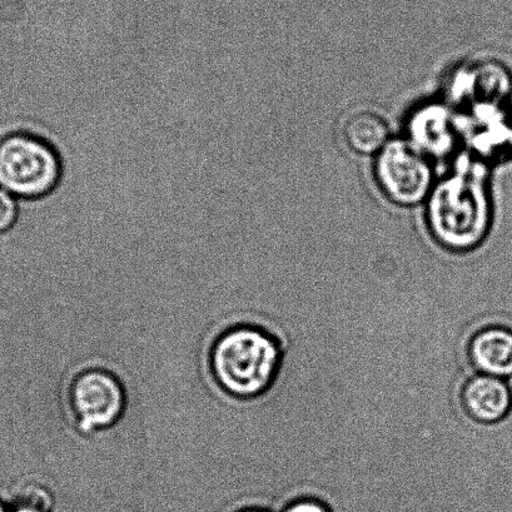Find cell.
Listing matches in <instances>:
<instances>
[{
	"mask_svg": "<svg viewBox=\"0 0 512 512\" xmlns=\"http://www.w3.org/2000/svg\"><path fill=\"white\" fill-rule=\"evenodd\" d=\"M282 512H331V510L320 500L301 499L291 502Z\"/></svg>",
	"mask_w": 512,
	"mask_h": 512,
	"instance_id": "8fae6325",
	"label": "cell"
},
{
	"mask_svg": "<svg viewBox=\"0 0 512 512\" xmlns=\"http://www.w3.org/2000/svg\"><path fill=\"white\" fill-rule=\"evenodd\" d=\"M52 492L41 484L23 487L8 512H53Z\"/></svg>",
	"mask_w": 512,
	"mask_h": 512,
	"instance_id": "9c48e42d",
	"label": "cell"
},
{
	"mask_svg": "<svg viewBox=\"0 0 512 512\" xmlns=\"http://www.w3.org/2000/svg\"><path fill=\"white\" fill-rule=\"evenodd\" d=\"M487 201L482 188L467 178H454L435 193L432 225L437 241L447 250L466 253L485 237Z\"/></svg>",
	"mask_w": 512,
	"mask_h": 512,
	"instance_id": "277c9868",
	"label": "cell"
},
{
	"mask_svg": "<svg viewBox=\"0 0 512 512\" xmlns=\"http://www.w3.org/2000/svg\"><path fill=\"white\" fill-rule=\"evenodd\" d=\"M235 512H275L268 507L263 506L261 502L251 501L250 504L242 506L241 509L236 510Z\"/></svg>",
	"mask_w": 512,
	"mask_h": 512,
	"instance_id": "7c38bea8",
	"label": "cell"
},
{
	"mask_svg": "<svg viewBox=\"0 0 512 512\" xmlns=\"http://www.w3.org/2000/svg\"><path fill=\"white\" fill-rule=\"evenodd\" d=\"M21 201L0 188V236L16 230L21 220Z\"/></svg>",
	"mask_w": 512,
	"mask_h": 512,
	"instance_id": "30bf717a",
	"label": "cell"
},
{
	"mask_svg": "<svg viewBox=\"0 0 512 512\" xmlns=\"http://www.w3.org/2000/svg\"><path fill=\"white\" fill-rule=\"evenodd\" d=\"M375 175L384 195L399 206H415L431 191L432 169L421 149L394 141L377 154Z\"/></svg>",
	"mask_w": 512,
	"mask_h": 512,
	"instance_id": "5b68a950",
	"label": "cell"
},
{
	"mask_svg": "<svg viewBox=\"0 0 512 512\" xmlns=\"http://www.w3.org/2000/svg\"><path fill=\"white\" fill-rule=\"evenodd\" d=\"M280 340L260 313H247L222 328L210 341L207 374L220 394L250 406L270 391L280 372Z\"/></svg>",
	"mask_w": 512,
	"mask_h": 512,
	"instance_id": "6da1fadb",
	"label": "cell"
},
{
	"mask_svg": "<svg viewBox=\"0 0 512 512\" xmlns=\"http://www.w3.org/2000/svg\"><path fill=\"white\" fill-rule=\"evenodd\" d=\"M470 359L477 374L512 379V328L487 326L470 342Z\"/></svg>",
	"mask_w": 512,
	"mask_h": 512,
	"instance_id": "52a82bcc",
	"label": "cell"
},
{
	"mask_svg": "<svg viewBox=\"0 0 512 512\" xmlns=\"http://www.w3.org/2000/svg\"><path fill=\"white\" fill-rule=\"evenodd\" d=\"M0 512H8V507L0 501Z\"/></svg>",
	"mask_w": 512,
	"mask_h": 512,
	"instance_id": "4fadbf2b",
	"label": "cell"
},
{
	"mask_svg": "<svg viewBox=\"0 0 512 512\" xmlns=\"http://www.w3.org/2000/svg\"><path fill=\"white\" fill-rule=\"evenodd\" d=\"M69 421L83 437L111 431L126 416L128 392L116 371L92 365L74 371L64 389Z\"/></svg>",
	"mask_w": 512,
	"mask_h": 512,
	"instance_id": "3957f363",
	"label": "cell"
},
{
	"mask_svg": "<svg viewBox=\"0 0 512 512\" xmlns=\"http://www.w3.org/2000/svg\"><path fill=\"white\" fill-rule=\"evenodd\" d=\"M342 136L356 153L379 154L390 142V129L381 114L370 109H357L345 118Z\"/></svg>",
	"mask_w": 512,
	"mask_h": 512,
	"instance_id": "ba28073f",
	"label": "cell"
},
{
	"mask_svg": "<svg viewBox=\"0 0 512 512\" xmlns=\"http://www.w3.org/2000/svg\"><path fill=\"white\" fill-rule=\"evenodd\" d=\"M63 169L61 153L41 134L18 129L0 139V188L21 202L51 195Z\"/></svg>",
	"mask_w": 512,
	"mask_h": 512,
	"instance_id": "7a4b0ae2",
	"label": "cell"
},
{
	"mask_svg": "<svg viewBox=\"0 0 512 512\" xmlns=\"http://www.w3.org/2000/svg\"><path fill=\"white\" fill-rule=\"evenodd\" d=\"M462 402L472 419L482 424H497L512 411L510 380L476 374L466 382Z\"/></svg>",
	"mask_w": 512,
	"mask_h": 512,
	"instance_id": "8992f818",
	"label": "cell"
}]
</instances>
